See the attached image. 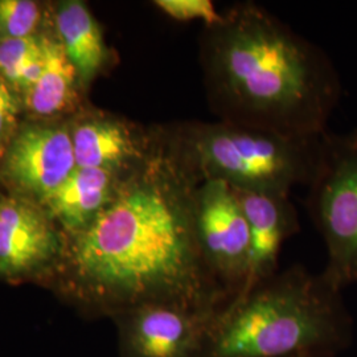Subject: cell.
Returning a JSON list of instances; mask_svg holds the SVG:
<instances>
[{
  "label": "cell",
  "mask_w": 357,
  "mask_h": 357,
  "mask_svg": "<svg viewBox=\"0 0 357 357\" xmlns=\"http://www.w3.org/2000/svg\"><path fill=\"white\" fill-rule=\"evenodd\" d=\"M63 245V231L40 205L0 192V282L43 286Z\"/></svg>",
  "instance_id": "cell-9"
},
{
  "label": "cell",
  "mask_w": 357,
  "mask_h": 357,
  "mask_svg": "<svg viewBox=\"0 0 357 357\" xmlns=\"http://www.w3.org/2000/svg\"><path fill=\"white\" fill-rule=\"evenodd\" d=\"M153 6L167 17L180 22H202L203 26L215 24L221 13L211 0H156Z\"/></svg>",
  "instance_id": "cell-17"
},
{
  "label": "cell",
  "mask_w": 357,
  "mask_h": 357,
  "mask_svg": "<svg viewBox=\"0 0 357 357\" xmlns=\"http://www.w3.org/2000/svg\"><path fill=\"white\" fill-rule=\"evenodd\" d=\"M234 191L240 199L250 233V268L243 289L246 290L280 270L282 246L299 230V221L290 196Z\"/></svg>",
  "instance_id": "cell-11"
},
{
  "label": "cell",
  "mask_w": 357,
  "mask_h": 357,
  "mask_svg": "<svg viewBox=\"0 0 357 357\" xmlns=\"http://www.w3.org/2000/svg\"><path fill=\"white\" fill-rule=\"evenodd\" d=\"M200 184L155 125L153 149L123 176L89 227L64 236L61 255L43 284L90 318L175 302L221 308L225 290L206 268L195 231Z\"/></svg>",
  "instance_id": "cell-1"
},
{
  "label": "cell",
  "mask_w": 357,
  "mask_h": 357,
  "mask_svg": "<svg viewBox=\"0 0 357 357\" xmlns=\"http://www.w3.org/2000/svg\"><path fill=\"white\" fill-rule=\"evenodd\" d=\"M76 167L68 119H26L0 150V184L40 205Z\"/></svg>",
  "instance_id": "cell-7"
},
{
  "label": "cell",
  "mask_w": 357,
  "mask_h": 357,
  "mask_svg": "<svg viewBox=\"0 0 357 357\" xmlns=\"http://www.w3.org/2000/svg\"><path fill=\"white\" fill-rule=\"evenodd\" d=\"M76 166L126 174L153 149L155 125L144 128L125 116L84 106L68 119Z\"/></svg>",
  "instance_id": "cell-10"
},
{
  "label": "cell",
  "mask_w": 357,
  "mask_h": 357,
  "mask_svg": "<svg viewBox=\"0 0 357 357\" xmlns=\"http://www.w3.org/2000/svg\"><path fill=\"white\" fill-rule=\"evenodd\" d=\"M45 60L44 33L0 40V76L20 96L38 79Z\"/></svg>",
  "instance_id": "cell-15"
},
{
  "label": "cell",
  "mask_w": 357,
  "mask_h": 357,
  "mask_svg": "<svg viewBox=\"0 0 357 357\" xmlns=\"http://www.w3.org/2000/svg\"><path fill=\"white\" fill-rule=\"evenodd\" d=\"M308 188L307 209L327 250L321 273L343 290L357 283V128L321 135Z\"/></svg>",
  "instance_id": "cell-5"
},
{
  "label": "cell",
  "mask_w": 357,
  "mask_h": 357,
  "mask_svg": "<svg viewBox=\"0 0 357 357\" xmlns=\"http://www.w3.org/2000/svg\"><path fill=\"white\" fill-rule=\"evenodd\" d=\"M52 26V13L40 1L0 0V40L38 36Z\"/></svg>",
  "instance_id": "cell-16"
},
{
  "label": "cell",
  "mask_w": 357,
  "mask_h": 357,
  "mask_svg": "<svg viewBox=\"0 0 357 357\" xmlns=\"http://www.w3.org/2000/svg\"><path fill=\"white\" fill-rule=\"evenodd\" d=\"M195 231L205 265L230 298L243 291L250 268V233L237 192L221 180L195 193Z\"/></svg>",
  "instance_id": "cell-6"
},
{
  "label": "cell",
  "mask_w": 357,
  "mask_h": 357,
  "mask_svg": "<svg viewBox=\"0 0 357 357\" xmlns=\"http://www.w3.org/2000/svg\"><path fill=\"white\" fill-rule=\"evenodd\" d=\"M218 310L153 302L123 311L113 319L119 357H203Z\"/></svg>",
  "instance_id": "cell-8"
},
{
  "label": "cell",
  "mask_w": 357,
  "mask_h": 357,
  "mask_svg": "<svg viewBox=\"0 0 357 357\" xmlns=\"http://www.w3.org/2000/svg\"><path fill=\"white\" fill-rule=\"evenodd\" d=\"M22 96L0 76V150L23 122Z\"/></svg>",
  "instance_id": "cell-18"
},
{
  "label": "cell",
  "mask_w": 357,
  "mask_h": 357,
  "mask_svg": "<svg viewBox=\"0 0 357 357\" xmlns=\"http://www.w3.org/2000/svg\"><path fill=\"white\" fill-rule=\"evenodd\" d=\"M126 174L76 167L40 206L63 234L76 233L89 227L100 216L113 200Z\"/></svg>",
  "instance_id": "cell-14"
},
{
  "label": "cell",
  "mask_w": 357,
  "mask_h": 357,
  "mask_svg": "<svg viewBox=\"0 0 357 357\" xmlns=\"http://www.w3.org/2000/svg\"><path fill=\"white\" fill-rule=\"evenodd\" d=\"M44 47L43 70L22 94L24 115L31 121H65L85 106V89L52 26L44 32Z\"/></svg>",
  "instance_id": "cell-12"
},
{
  "label": "cell",
  "mask_w": 357,
  "mask_h": 357,
  "mask_svg": "<svg viewBox=\"0 0 357 357\" xmlns=\"http://www.w3.org/2000/svg\"><path fill=\"white\" fill-rule=\"evenodd\" d=\"M162 126L172 149L200 183L221 180L234 190L284 196L296 185H308L321 138H293L220 119Z\"/></svg>",
  "instance_id": "cell-4"
},
{
  "label": "cell",
  "mask_w": 357,
  "mask_h": 357,
  "mask_svg": "<svg viewBox=\"0 0 357 357\" xmlns=\"http://www.w3.org/2000/svg\"><path fill=\"white\" fill-rule=\"evenodd\" d=\"M199 63L217 119L317 139L340 100L331 59L255 1H238L203 26Z\"/></svg>",
  "instance_id": "cell-2"
},
{
  "label": "cell",
  "mask_w": 357,
  "mask_h": 357,
  "mask_svg": "<svg viewBox=\"0 0 357 357\" xmlns=\"http://www.w3.org/2000/svg\"><path fill=\"white\" fill-rule=\"evenodd\" d=\"M52 26L69 61L76 68L85 91L98 77L113 68L116 56L107 45L102 28L86 3L60 1L53 8Z\"/></svg>",
  "instance_id": "cell-13"
},
{
  "label": "cell",
  "mask_w": 357,
  "mask_h": 357,
  "mask_svg": "<svg viewBox=\"0 0 357 357\" xmlns=\"http://www.w3.org/2000/svg\"><path fill=\"white\" fill-rule=\"evenodd\" d=\"M351 335L342 290L293 265L218 310L203 357H333Z\"/></svg>",
  "instance_id": "cell-3"
}]
</instances>
